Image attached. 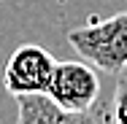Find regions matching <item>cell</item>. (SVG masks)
Segmentation results:
<instances>
[{
    "mask_svg": "<svg viewBox=\"0 0 127 124\" xmlns=\"http://www.w3.org/2000/svg\"><path fill=\"white\" fill-rule=\"evenodd\" d=\"M68 43L92 68L105 73H122L127 68V11L70 30Z\"/></svg>",
    "mask_w": 127,
    "mask_h": 124,
    "instance_id": "obj_1",
    "label": "cell"
},
{
    "mask_svg": "<svg viewBox=\"0 0 127 124\" xmlns=\"http://www.w3.org/2000/svg\"><path fill=\"white\" fill-rule=\"evenodd\" d=\"M46 95L54 100L57 108H62L68 113L92 111L97 105V97H100V73L89 62L60 59Z\"/></svg>",
    "mask_w": 127,
    "mask_h": 124,
    "instance_id": "obj_2",
    "label": "cell"
},
{
    "mask_svg": "<svg viewBox=\"0 0 127 124\" xmlns=\"http://www.w3.org/2000/svg\"><path fill=\"white\" fill-rule=\"evenodd\" d=\"M57 68V59L46 49L25 43L14 51L5 62V73L3 84L5 92L11 97H22V95H46L51 84V75Z\"/></svg>",
    "mask_w": 127,
    "mask_h": 124,
    "instance_id": "obj_3",
    "label": "cell"
},
{
    "mask_svg": "<svg viewBox=\"0 0 127 124\" xmlns=\"http://www.w3.org/2000/svg\"><path fill=\"white\" fill-rule=\"evenodd\" d=\"M16 124H105V113L97 105L84 113H68L49 95H22L16 97Z\"/></svg>",
    "mask_w": 127,
    "mask_h": 124,
    "instance_id": "obj_4",
    "label": "cell"
},
{
    "mask_svg": "<svg viewBox=\"0 0 127 124\" xmlns=\"http://www.w3.org/2000/svg\"><path fill=\"white\" fill-rule=\"evenodd\" d=\"M114 122L127 124V75L116 81V89H114Z\"/></svg>",
    "mask_w": 127,
    "mask_h": 124,
    "instance_id": "obj_5",
    "label": "cell"
}]
</instances>
